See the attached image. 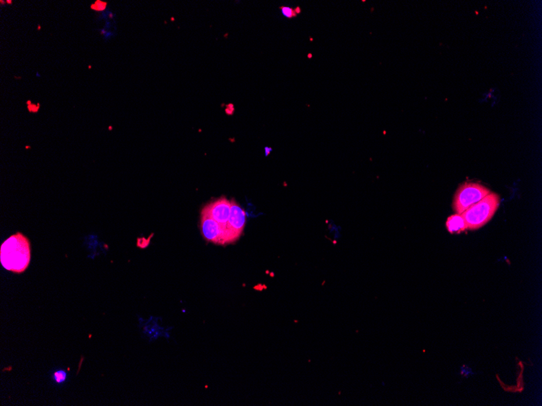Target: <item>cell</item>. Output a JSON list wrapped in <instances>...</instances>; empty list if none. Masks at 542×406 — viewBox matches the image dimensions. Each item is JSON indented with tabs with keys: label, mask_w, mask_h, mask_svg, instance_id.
<instances>
[{
	"label": "cell",
	"mask_w": 542,
	"mask_h": 406,
	"mask_svg": "<svg viewBox=\"0 0 542 406\" xmlns=\"http://www.w3.org/2000/svg\"><path fill=\"white\" fill-rule=\"evenodd\" d=\"M226 112L227 115H232L233 112H234V106H233V105H231L230 104V105H227L226 108Z\"/></svg>",
	"instance_id": "cell-11"
},
{
	"label": "cell",
	"mask_w": 542,
	"mask_h": 406,
	"mask_svg": "<svg viewBox=\"0 0 542 406\" xmlns=\"http://www.w3.org/2000/svg\"><path fill=\"white\" fill-rule=\"evenodd\" d=\"M490 193V189L480 183H464L458 187L454 194L453 208L456 213L462 214Z\"/></svg>",
	"instance_id": "cell-3"
},
{
	"label": "cell",
	"mask_w": 542,
	"mask_h": 406,
	"mask_svg": "<svg viewBox=\"0 0 542 406\" xmlns=\"http://www.w3.org/2000/svg\"><path fill=\"white\" fill-rule=\"evenodd\" d=\"M53 377H54V379H55V382H56V383H64V382H65V381L66 380V378H67L66 371H55V373H54V375H53Z\"/></svg>",
	"instance_id": "cell-8"
},
{
	"label": "cell",
	"mask_w": 542,
	"mask_h": 406,
	"mask_svg": "<svg viewBox=\"0 0 542 406\" xmlns=\"http://www.w3.org/2000/svg\"><path fill=\"white\" fill-rule=\"evenodd\" d=\"M446 227L449 233H460L467 230L466 223L461 214H454L447 218Z\"/></svg>",
	"instance_id": "cell-7"
},
{
	"label": "cell",
	"mask_w": 542,
	"mask_h": 406,
	"mask_svg": "<svg viewBox=\"0 0 542 406\" xmlns=\"http://www.w3.org/2000/svg\"><path fill=\"white\" fill-rule=\"evenodd\" d=\"M102 4H103L104 5V4H106V3H104L103 4V2H100V1H98V2L95 3V9L94 10H97V11H100V10H103L104 8H105L106 6H102Z\"/></svg>",
	"instance_id": "cell-10"
},
{
	"label": "cell",
	"mask_w": 542,
	"mask_h": 406,
	"mask_svg": "<svg viewBox=\"0 0 542 406\" xmlns=\"http://www.w3.org/2000/svg\"><path fill=\"white\" fill-rule=\"evenodd\" d=\"M499 204L498 195L491 193L463 212L461 215L466 223L467 229L476 230L486 226L494 216Z\"/></svg>",
	"instance_id": "cell-2"
},
{
	"label": "cell",
	"mask_w": 542,
	"mask_h": 406,
	"mask_svg": "<svg viewBox=\"0 0 542 406\" xmlns=\"http://www.w3.org/2000/svg\"><path fill=\"white\" fill-rule=\"evenodd\" d=\"M282 13L283 14V16H286L287 18H291L293 16H297V14L295 12L294 10L291 9V8L288 7H283L281 8Z\"/></svg>",
	"instance_id": "cell-9"
},
{
	"label": "cell",
	"mask_w": 542,
	"mask_h": 406,
	"mask_svg": "<svg viewBox=\"0 0 542 406\" xmlns=\"http://www.w3.org/2000/svg\"><path fill=\"white\" fill-rule=\"evenodd\" d=\"M201 230L207 241L215 243H225V232L222 226L208 214H201Z\"/></svg>",
	"instance_id": "cell-6"
},
{
	"label": "cell",
	"mask_w": 542,
	"mask_h": 406,
	"mask_svg": "<svg viewBox=\"0 0 542 406\" xmlns=\"http://www.w3.org/2000/svg\"><path fill=\"white\" fill-rule=\"evenodd\" d=\"M265 151H266V153H265V155H266V156L269 155V153H270V152L272 151V149H271V148H265Z\"/></svg>",
	"instance_id": "cell-12"
},
{
	"label": "cell",
	"mask_w": 542,
	"mask_h": 406,
	"mask_svg": "<svg viewBox=\"0 0 542 406\" xmlns=\"http://www.w3.org/2000/svg\"><path fill=\"white\" fill-rule=\"evenodd\" d=\"M231 214L226 228V243L238 239L245 225V212L235 200L231 201Z\"/></svg>",
	"instance_id": "cell-4"
},
{
	"label": "cell",
	"mask_w": 542,
	"mask_h": 406,
	"mask_svg": "<svg viewBox=\"0 0 542 406\" xmlns=\"http://www.w3.org/2000/svg\"><path fill=\"white\" fill-rule=\"evenodd\" d=\"M230 201L225 198H221L216 200L212 204L207 205L202 212L208 214L211 218L215 220V222L222 226V229L225 232V243H226V228L228 223L229 218L231 214Z\"/></svg>",
	"instance_id": "cell-5"
},
{
	"label": "cell",
	"mask_w": 542,
	"mask_h": 406,
	"mask_svg": "<svg viewBox=\"0 0 542 406\" xmlns=\"http://www.w3.org/2000/svg\"><path fill=\"white\" fill-rule=\"evenodd\" d=\"M294 11H295V12H296V14L300 13V12H301V8H296V9L294 10Z\"/></svg>",
	"instance_id": "cell-13"
},
{
	"label": "cell",
	"mask_w": 542,
	"mask_h": 406,
	"mask_svg": "<svg viewBox=\"0 0 542 406\" xmlns=\"http://www.w3.org/2000/svg\"><path fill=\"white\" fill-rule=\"evenodd\" d=\"M30 242L23 233L18 232L3 243L0 250V261L7 270L22 273L30 265Z\"/></svg>",
	"instance_id": "cell-1"
}]
</instances>
